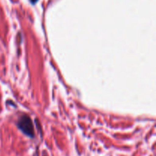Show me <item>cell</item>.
<instances>
[{
    "instance_id": "obj_1",
    "label": "cell",
    "mask_w": 156,
    "mask_h": 156,
    "mask_svg": "<svg viewBox=\"0 0 156 156\" xmlns=\"http://www.w3.org/2000/svg\"><path fill=\"white\" fill-rule=\"evenodd\" d=\"M19 127L21 128V130L26 133L27 135L33 136V127L30 120L28 118L26 117V120H24V118L21 120V123L19 124Z\"/></svg>"
}]
</instances>
